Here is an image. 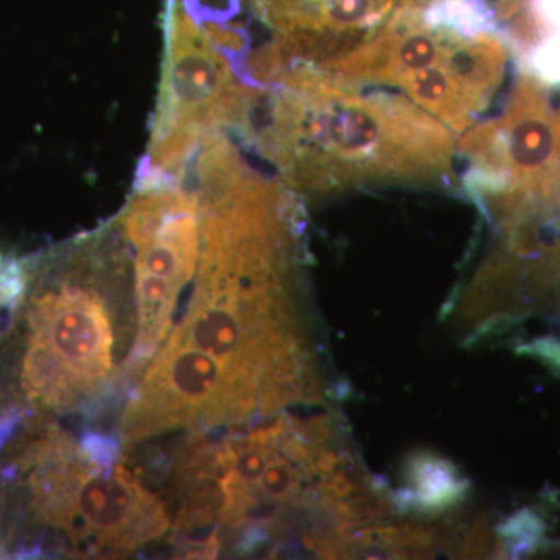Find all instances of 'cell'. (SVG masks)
<instances>
[{"mask_svg":"<svg viewBox=\"0 0 560 560\" xmlns=\"http://www.w3.org/2000/svg\"><path fill=\"white\" fill-rule=\"evenodd\" d=\"M290 243L282 221L256 210L201 213L194 293L127 401L121 447L267 418L304 399L311 355L291 298Z\"/></svg>","mask_w":560,"mask_h":560,"instance_id":"cell-1","label":"cell"},{"mask_svg":"<svg viewBox=\"0 0 560 560\" xmlns=\"http://www.w3.org/2000/svg\"><path fill=\"white\" fill-rule=\"evenodd\" d=\"M27 285L0 345V415L97 408L131 375L138 338L127 238L109 226L25 257Z\"/></svg>","mask_w":560,"mask_h":560,"instance_id":"cell-2","label":"cell"},{"mask_svg":"<svg viewBox=\"0 0 560 560\" xmlns=\"http://www.w3.org/2000/svg\"><path fill=\"white\" fill-rule=\"evenodd\" d=\"M334 467L337 459L315 423L276 420L217 441L197 433L173 463L178 500L173 529L197 558H217L224 541L253 552L293 537L308 550L326 552L311 515L334 537V528L346 529L349 515L337 501L346 490L331 477Z\"/></svg>","mask_w":560,"mask_h":560,"instance_id":"cell-3","label":"cell"},{"mask_svg":"<svg viewBox=\"0 0 560 560\" xmlns=\"http://www.w3.org/2000/svg\"><path fill=\"white\" fill-rule=\"evenodd\" d=\"M172 526L160 497L120 460L92 459L49 418L18 423L0 444V558H121Z\"/></svg>","mask_w":560,"mask_h":560,"instance_id":"cell-4","label":"cell"},{"mask_svg":"<svg viewBox=\"0 0 560 560\" xmlns=\"http://www.w3.org/2000/svg\"><path fill=\"white\" fill-rule=\"evenodd\" d=\"M160 101L140 167L180 179L206 138L241 130L250 90L202 27L200 0H167Z\"/></svg>","mask_w":560,"mask_h":560,"instance_id":"cell-5","label":"cell"},{"mask_svg":"<svg viewBox=\"0 0 560 560\" xmlns=\"http://www.w3.org/2000/svg\"><path fill=\"white\" fill-rule=\"evenodd\" d=\"M135 271L138 338L131 375L142 374L173 327L180 294L198 268V198L184 179L139 167L135 191L119 217Z\"/></svg>","mask_w":560,"mask_h":560,"instance_id":"cell-6","label":"cell"},{"mask_svg":"<svg viewBox=\"0 0 560 560\" xmlns=\"http://www.w3.org/2000/svg\"><path fill=\"white\" fill-rule=\"evenodd\" d=\"M488 164L500 178L511 176L522 190L560 191V119L530 77H523L508 113L492 125Z\"/></svg>","mask_w":560,"mask_h":560,"instance_id":"cell-7","label":"cell"},{"mask_svg":"<svg viewBox=\"0 0 560 560\" xmlns=\"http://www.w3.org/2000/svg\"><path fill=\"white\" fill-rule=\"evenodd\" d=\"M533 62L541 80L560 86V31L540 44Z\"/></svg>","mask_w":560,"mask_h":560,"instance_id":"cell-8","label":"cell"},{"mask_svg":"<svg viewBox=\"0 0 560 560\" xmlns=\"http://www.w3.org/2000/svg\"><path fill=\"white\" fill-rule=\"evenodd\" d=\"M529 5L545 32L548 27L560 31V0H529Z\"/></svg>","mask_w":560,"mask_h":560,"instance_id":"cell-9","label":"cell"},{"mask_svg":"<svg viewBox=\"0 0 560 560\" xmlns=\"http://www.w3.org/2000/svg\"><path fill=\"white\" fill-rule=\"evenodd\" d=\"M11 313L0 308V342H2L3 334H5L7 326H9Z\"/></svg>","mask_w":560,"mask_h":560,"instance_id":"cell-10","label":"cell"}]
</instances>
